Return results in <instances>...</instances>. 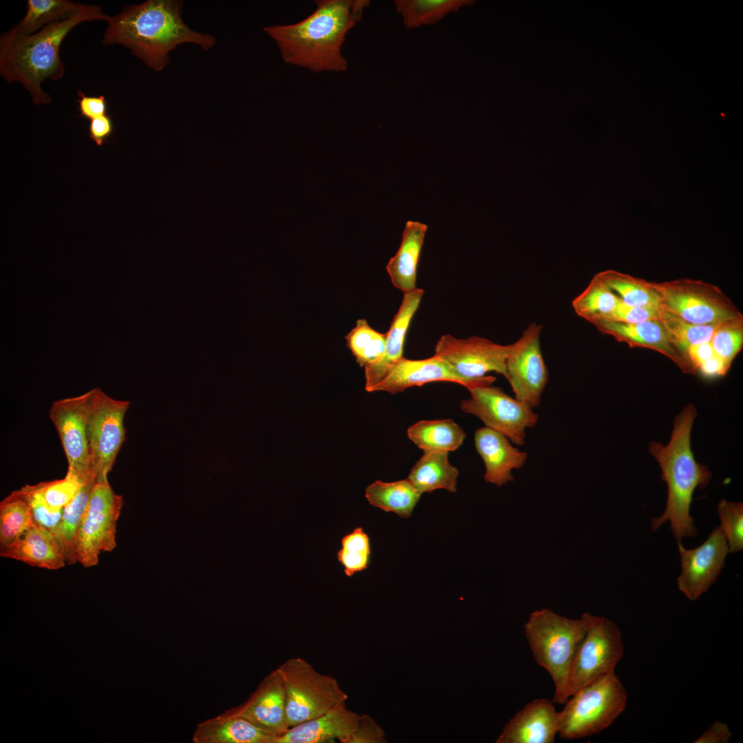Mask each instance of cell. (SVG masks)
Returning <instances> with one entry per match:
<instances>
[{"instance_id": "8992f818", "label": "cell", "mask_w": 743, "mask_h": 743, "mask_svg": "<svg viewBox=\"0 0 743 743\" xmlns=\"http://www.w3.org/2000/svg\"><path fill=\"white\" fill-rule=\"evenodd\" d=\"M559 712L558 735L572 740L597 734L610 726L624 711L625 687L614 672L605 675L574 693Z\"/></svg>"}, {"instance_id": "d6a6232c", "label": "cell", "mask_w": 743, "mask_h": 743, "mask_svg": "<svg viewBox=\"0 0 743 743\" xmlns=\"http://www.w3.org/2000/svg\"><path fill=\"white\" fill-rule=\"evenodd\" d=\"M658 319L663 324L669 341L685 358L690 346L709 342L715 331L724 323L692 324L669 311L663 304L658 307Z\"/></svg>"}, {"instance_id": "d4e9b609", "label": "cell", "mask_w": 743, "mask_h": 743, "mask_svg": "<svg viewBox=\"0 0 743 743\" xmlns=\"http://www.w3.org/2000/svg\"><path fill=\"white\" fill-rule=\"evenodd\" d=\"M275 737L227 711L197 725L194 743H274Z\"/></svg>"}, {"instance_id": "6da1fadb", "label": "cell", "mask_w": 743, "mask_h": 743, "mask_svg": "<svg viewBox=\"0 0 743 743\" xmlns=\"http://www.w3.org/2000/svg\"><path fill=\"white\" fill-rule=\"evenodd\" d=\"M180 0H147L126 6L109 17L102 44L128 48L149 68L160 72L169 64V54L178 45L192 43L204 50L213 47L214 36L191 29L182 19Z\"/></svg>"}, {"instance_id": "60d3db41", "label": "cell", "mask_w": 743, "mask_h": 743, "mask_svg": "<svg viewBox=\"0 0 743 743\" xmlns=\"http://www.w3.org/2000/svg\"><path fill=\"white\" fill-rule=\"evenodd\" d=\"M710 343L717 356L731 366L743 343V319L722 324L713 333Z\"/></svg>"}, {"instance_id": "7a4b0ae2", "label": "cell", "mask_w": 743, "mask_h": 743, "mask_svg": "<svg viewBox=\"0 0 743 743\" xmlns=\"http://www.w3.org/2000/svg\"><path fill=\"white\" fill-rule=\"evenodd\" d=\"M315 10L290 25H274L263 31L275 41L286 63L312 72H342L347 61L342 47L348 32L358 22L367 0H317Z\"/></svg>"}, {"instance_id": "7c38bea8", "label": "cell", "mask_w": 743, "mask_h": 743, "mask_svg": "<svg viewBox=\"0 0 743 743\" xmlns=\"http://www.w3.org/2000/svg\"><path fill=\"white\" fill-rule=\"evenodd\" d=\"M469 391L471 397L460 402L462 411L477 417L517 446L525 444L526 429L534 427L539 419L533 409L492 385Z\"/></svg>"}, {"instance_id": "74e56055", "label": "cell", "mask_w": 743, "mask_h": 743, "mask_svg": "<svg viewBox=\"0 0 743 743\" xmlns=\"http://www.w3.org/2000/svg\"><path fill=\"white\" fill-rule=\"evenodd\" d=\"M336 557L346 576L350 577L369 567L371 544L369 535L361 527L343 536Z\"/></svg>"}, {"instance_id": "bcb514c9", "label": "cell", "mask_w": 743, "mask_h": 743, "mask_svg": "<svg viewBox=\"0 0 743 743\" xmlns=\"http://www.w3.org/2000/svg\"><path fill=\"white\" fill-rule=\"evenodd\" d=\"M114 130V125L111 118L105 115L90 120L89 126V138L100 147L103 145L108 138L111 136Z\"/></svg>"}, {"instance_id": "f35d334b", "label": "cell", "mask_w": 743, "mask_h": 743, "mask_svg": "<svg viewBox=\"0 0 743 743\" xmlns=\"http://www.w3.org/2000/svg\"><path fill=\"white\" fill-rule=\"evenodd\" d=\"M83 483L76 475L67 472L63 479L35 485L47 506L52 510L58 511L63 510L72 502Z\"/></svg>"}, {"instance_id": "cb8c5ba5", "label": "cell", "mask_w": 743, "mask_h": 743, "mask_svg": "<svg viewBox=\"0 0 743 743\" xmlns=\"http://www.w3.org/2000/svg\"><path fill=\"white\" fill-rule=\"evenodd\" d=\"M0 555L48 570H58L66 563L52 534L35 524L11 544L1 548Z\"/></svg>"}, {"instance_id": "c3c4849f", "label": "cell", "mask_w": 743, "mask_h": 743, "mask_svg": "<svg viewBox=\"0 0 743 743\" xmlns=\"http://www.w3.org/2000/svg\"><path fill=\"white\" fill-rule=\"evenodd\" d=\"M715 354L709 341L690 346L686 352L685 358L694 371L700 364Z\"/></svg>"}, {"instance_id": "f1b7e54d", "label": "cell", "mask_w": 743, "mask_h": 743, "mask_svg": "<svg viewBox=\"0 0 743 743\" xmlns=\"http://www.w3.org/2000/svg\"><path fill=\"white\" fill-rule=\"evenodd\" d=\"M421 495L408 478L392 482L376 480L365 492L370 505L405 519L411 516Z\"/></svg>"}, {"instance_id": "484cf974", "label": "cell", "mask_w": 743, "mask_h": 743, "mask_svg": "<svg viewBox=\"0 0 743 743\" xmlns=\"http://www.w3.org/2000/svg\"><path fill=\"white\" fill-rule=\"evenodd\" d=\"M427 230L425 224L407 222L399 249L386 266L392 284L404 293L416 288L417 268Z\"/></svg>"}, {"instance_id": "ee69618b", "label": "cell", "mask_w": 743, "mask_h": 743, "mask_svg": "<svg viewBox=\"0 0 743 743\" xmlns=\"http://www.w3.org/2000/svg\"><path fill=\"white\" fill-rule=\"evenodd\" d=\"M387 742L382 728L369 715H360L358 726L351 736L349 743H384Z\"/></svg>"}, {"instance_id": "277c9868", "label": "cell", "mask_w": 743, "mask_h": 743, "mask_svg": "<svg viewBox=\"0 0 743 743\" xmlns=\"http://www.w3.org/2000/svg\"><path fill=\"white\" fill-rule=\"evenodd\" d=\"M696 416V407L687 405L676 417L668 444L652 442L649 444V451L658 461L661 477L667 485L665 509L661 515L652 519V530L669 521L677 541L698 535L690 515L693 493L697 487L705 486L711 477L708 467L696 462L691 450V432Z\"/></svg>"}, {"instance_id": "836d02e7", "label": "cell", "mask_w": 743, "mask_h": 743, "mask_svg": "<svg viewBox=\"0 0 743 743\" xmlns=\"http://www.w3.org/2000/svg\"><path fill=\"white\" fill-rule=\"evenodd\" d=\"M596 274L629 305L658 308L662 304L661 296L650 282L612 270Z\"/></svg>"}, {"instance_id": "603a6c76", "label": "cell", "mask_w": 743, "mask_h": 743, "mask_svg": "<svg viewBox=\"0 0 743 743\" xmlns=\"http://www.w3.org/2000/svg\"><path fill=\"white\" fill-rule=\"evenodd\" d=\"M360 715L342 706L314 719L290 727L274 743H349Z\"/></svg>"}, {"instance_id": "e0dca14e", "label": "cell", "mask_w": 743, "mask_h": 743, "mask_svg": "<svg viewBox=\"0 0 743 743\" xmlns=\"http://www.w3.org/2000/svg\"><path fill=\"white\" fill-rule=\"evenodd\" d=\"M495 380L492 376H486L475 380L466 379L458 375L444 360L436 355L422 360H410L403 357L371 392L387 391L396 394L411 387L422 386L436 381L458 383L469 390L491 385Z\"/></svg>"}, {"instance_id": "4dcf8cb0", "label": "cell", "mask_w": 743, "mask_h": 743, "mask_svg": "<svg viewBox=\"0 0 743 743\" xmlns=\"http://www.w3.org/2000/svg\"><path fill=\"white\" fill-rule=\"evenodd\" d=\"M85 6L68 0H28L26 14L15 26L21 33L32 34L51 23L73 17Z\"/></svg>"}, {"instance_id": "3957f363", "label": "cell", "mask_w": 743, "mask_h": 743, "mask_svg": "<svg viewBox=\"0 0 743 743\" xmlns=\"http://www.w3.org/2000/svg\"><path fill=\"white\" fill-rule=\"evenodd\" d=\"M109 17L100 6L86 5L73 17L51 23L32 34H24L13 27L0 38L1 76L9 83H20L35 105L49 104L51 98L41 84L45 79L58 80L64 76L59 54L63 39L81 23L107 21Z\"/></svg>"}, {"instance_id": "ba28073f", "label": "cell", "mask_w": 743, "mask_h": 743, "mask_svg": "<svg viewBox=\"0 0 743 743\" xmlns=\"http://www.w3.org/2000/svg\"><path fill=\"white\" fill-rule=\"evenodd\" d=\"M650 284L667 309L690 323L714 325L743 319L718 287L702 281L681 279Z\"/></svg>"}, {"instance_id": "8fae6325", "label": "cell", "mask_w": 743, "mask_h": 743, "mask_svg": "<svg viewBox=\"0 0 743 743\" xmlns=\"http://www.w3.org/2000/svg\"><path fill=\"white\" fill-rule=\"evenodd\" d=\"M88 423L91 470L97 482L108 480V474L125 440L124 419L130 402L118 400L100 388L92 389Z\"/></svg>"}, {"instance_id": "ab89813d", "label": "cell", "mask_w": 743, "mask_h": 743, "mask_svg": "<svg viewBox=\"0 0 743 743\" xmlns=\"http://www.w3.org/2000/svg\"><path fill=\"white\" fill-rule=\"evenodd\" d=\"M718 513L729 552H740L743 548V504L723 499L718 505Z\"/></svg>"}, {"instance_id": "681fc988", "label": "cell", "mask_w": 743, "mask_h": 743, "mask_svg": "<svg viewBox=\"0 0 743 743\" xmlns=\"http://www.w3.org/2000/svg\"><path fill=\"white\" fill-rule=\"evenodd\" d=\"M730 368V365L715 354L711 358L700 364L696 369L706 378H715L724 376Z\"/></svg>"}, {"instance_id": "f6af8a7d", "label": "cell", "mask_w": 743, "mask_h": 743, "mask_svg": "<svg viewBox=\"0 0 743 743\" xmlns=\"http://www.w3.org/2000/svg\"><path fill=\"white\" fill-rule=\"evenodd\" d=\"M78 96H79L78 103L81 116L91 120L106 115L107 105L105 98L103 95L88 96L78 91Z\"/></svg>"}, {"instance_id": "f546056e", "label": "cell", "mask_w": 743, "mask_h": 743, "mask_svg": "<svg viewBox=\"0 0 743 743\" xmlns=\"http://www.w3.org/2000/svg\"><path fill=\"white\" fill-rule=\"evenodd\" d=\"M96 482V479L91 477L83 483L74 499L63 509L61 519L52 534L67 564L78 563V530Z\"/></svg>"}, {"instance_id": "d6986e66", "label": "cell", "mask_w": 743, "mask_h": 743, "mask_svg": "<svg viewBox=\"0 0 743 743\" xmlns=\"http://www.w3.org/2000/svg\"><path fill=\"white\" fill-rule=\"evenodd\" d=\"M559 728L552 702L537 698L527 703L506 724L497 743H553Z\"/></svg>"}, {"instance_id": "ffe728a7", "label": "cell", "mask_w": 743, "mask_h": 743, "mask_svg": "<svg viewBox=\"0 0 743 743\" xmlns=\"http://www.w3.org/2000/svg\"><path fill=\"white\" fill-rule=\"evenodd\" d=\"M424 290L416 288L404 293L400 308L394 317L387 334L385 350L373 363L365 367V389L371 392L403 358L405 336L411 321L417 311Z\"/></svg>"}, {"instance_id": "e575fe53", "label": "cell", "mask_w": 743, "mask_h": 743, "mask_svg": "<svg viewBox=\"0 0 743 743\" xmlns=\"http://www.w3.org/2000/svg\"><path fill=\"white\" fill-rule=\"evenodd\" d=\"M620 298L594 275L587 288L572 303L576 314L590 323L607 320L614 312Z\"/></svg>"}, {"instance_id": "9a60e30c", "label": "cell", "mask_w": 743, "mask_h": 743, "mask_svg": "<svg viewBox=\"0 0 743 743\" xmlns=\"http://www.w3.org/2000/svg\"><path fill=\"white\" fill-rule=\"evenodd\" d=\"M510 349L511 344L499 345L479 336L457 338L444 334L437 342L434 355L444 360L460 376L475 380L491 372L505 376Z\"/></svg>"}, {"instance_id": "4316f807", "label": "cell", "mask_w": 743, "mask_h": 743, "mask_svg": "<svg viewBox=\"0 0 743 743\" xmlns=\"http://www.w3.org/2000/svg\"><path fill=\"white\" fill-rule=\"evenodd\" d=\"M448 456L446 452L423 451L407 478L422 494L438 489L455 493L459 471L451 464Z\"/></svg>"}, {"instance_id": "2e32d148", "label": "cell", "mask_w": 743, "mask_h": 743, "mask_svg": "<svg viewBox=\"0 0 743 743\" xmlns=\"http://www.w3.org/2000/svg\"><path fill=\"white\" fill-rule=\"evenodd\" d=\"M677 542L681 563L678 588L689 600L696 601L719 577L729 552L728 543L720 526L695 548H685Z\"/></svg>"}, {"instance_id": "5b68a950", "label": "cell", "mask_w": 743, "mask_h": 743, "mask_svg": "<svg viewBox=\"0 0 743 743\" xmlns=\"http://www.w3.org/2000/svg\"><path fill=\"white\" fill-rule=\"evenodd\" d=\"M598 616L583 613L580 618L561 616L548 608L530 614L524 634L537 663L550 675L555 691L552 702L565 704L567 680L576 650Z\"/></svg>"}, {"instance_id": "7dc6e473", "label": "cell", "mask_w": 743, "mask_h": 743, "mask_svg": "<svg viewBox=\"0 0 743 743\" xmlns=\"http://www.w3.org/2000/svg\"><path fill=\"white\" fill-rule=\"evenodd\" d=\"M732 736L728 725L719 720H715L699 737L695 743H726Z\"/></svg>"}, {"instance_id": "52a82bcc", "label": "cell", "mask_w": 743, "mask_h": 743, "mask_svg": "<svg viewBox=\"0 0 743 743\" xmlns=\"http://www.w3.org/2000/svg\"><path fill=\"white\" fill-rule=\"evenodd\" d=\"M282 678L286 719L290 727L347 706L348 696L331 676L319 672L301 657L287 659L277 668Z\"/></svg>"}, {"instance_id": "7bdbcfd3", "label": "cell", "mask_w": 743, "mask_h": 743, "mask_svg": "<svg viewBox=\"0 0 743 743\" xmlns=\"http://www.w3.org/2000/svg\"><path fill=\"white\" fill-rule=\"evenodd\" d=\"M658 318V308L629 305L620 299L614 312L605 321L638 323Z\"/></svg>"}, {"instance_id": "d590c367", "label": "cell", "mask_w": 743, "mask_h": 743, "mask_svg": "<svg viewBox=\"0 0 743 743\" xmlns=\"http://www.w3.org/2000/svg\"><path fill=\"white\" fill-rule=\"evenodd\" d=\"M34 523L29 504L20 489L0 503V548L18 539Z\"/></svg>"}, {"instance_id": "4fadbf2b", "label": "cell", "mask_w": 743, "mask_h": 743, "mask_svg": "<svg viewBox=\"0 0 743 743\" xmlns=\"http://www.w3.org/2000/svg\"><path fill=\"white\" fill-rule=\"evenodd\" d=\"M92 399L91 389L78 396L56 400L49 411L66 456L67 472L76 475L82 482L95 477L91 470L88 440Z\"/></svg>"}, {"instance_id": "83f0119b", "label": "cell", "mask_w": 743, "mask_h": 743, "mask_svg": "<svg viewBox=\"0 0 743 743\" xmlns=\"http://www.w3.org/2000/svg\"><path fill=\"white\" fill-rule=\"evenodd\" d=\"M408 438L423 451H454L463 443L464 430L451 419L421 420L411 425Z\"/></svg>"}, {"instance_id": "ac0fdd59", "label": "cell", "mask_w": 743, "mask_h": 743, "mask_svg": "<svg viewBox=\"0 0 743 743\" xmlns=\"http://www.w3.org/2000/svg\"><path fill=\"white\" fill-rule=\"evenodd\" d=\"M226 711L246 719L275 740L285 733L290 726L286 719L284 685L278 669L268 674L246 701Z\"/></svg>"}, {"instance_id": "8d00e7d4", "label": "cell", "mask_w": 743, "mask_h": 743, "mask_svg": "<svg viewBox=\"0 0 743 743\" xmlns=\"http://www.w3.org/2000/svg\"><path fill=\"white\" fill-rule=\"evenodd\" d=\"M386 338V333H380L372 328L365 319H358L355 327L345 336L347 347L356 363L364 367L382 356Z\"/></svg>"}, {"instance_id": "7402d4cb", "label": "cell", "mask_w": 743, "mask_h": 743, "mask_svg": "<svg viewBox=\"0 0 743 743\" xmlns=\"http://www.w3.org/2000/svg\"><path fill=\"white\" fill-rule=\"evenodd\" d=\"M599 331L612 336L629 347H645L657 351L673 360L682 372H693L685 358L674 347L658 319L638 323L600 320L592 323Z\"/></svg>"}, {"instance_id": "b9f144b4", "label": "cell", "mask_w": 743, "mask_h": 743, "mask_svg": "<svg viewBox=\"0 0 743 743\" xmlns=\"http://www.w3.org/2000/svg\"><path fill=\"white\" fill-rule=\"evenodd\" d=\"M20 490L29 504L34 523L53 534L61 519L63 510H52L43 500L35 484L25 485Z\"/></svg>"}, {"instance_id": "44dd1931", "label": "cell", "mask_w": 743, "mask_h": 743, "mask_svg": "<svg viewBox=\"0 0 743 743\" xmlns=\"http://www.w3.org/2000/svg\"><path fill=\"white\" fill-rule=\"evenodd\" d=\"M474 441L485 466L484 480L497 486L513 481L511 471L521 469L528 457L526 452L513 446L504 435L487 427L475 431Z\"/></svg>"}, {"instance_id": "30bf717a", "label": "cell", "mask_w": 743, "mask_h": 743, "mask_svg": "<svg viewBox=\"0 0 743 743\" xmlns=\"http://www.w3.org/2000/svg\"><path fill=\"white\" fill-rule=\"evenodd\" d=\"M623 653L619 628L610 620L598 616L580 642L571 663L568 698L594 680L614 672Z\"/></svg>"}, {"instance_id": "9c48e42d", "label": "cell", "mask_w": 743, "mask_h": 743, "mask_svg": "<svg viewBox=\"0 0 743 743\" xmlns=\"http://www.w3.org/2000/svg\"><path fill=\"white\" fill-rule=\"evenodd\" d=\"M123 505L109 481L94 484L76 538L78 563L91 568L98 563L101 552H111L116 546V524Z\"/></svg>"}, {"instance_id": "5bb4252c", "label": "cell", "mask_w": 743, "mask_h": 743, "mask_svg": "<svg viewBox=\"0 0 743 743\" xmlns=\"http://www.w3.org/2000/svg\"><path fill=\"white\" fill-rule=\"evenodd\" d=\"M541 329V325L529 324L520 338L511 344L506 360L504 377L509 382L515 398L532 409L540 405L548 380L540 344Z\"/></svg>"}, {"instance_id": "1f68e13d", "label": "cell", "mask_w": 743, "mask_h": 743, "mask_svg": "<svg viewBox=\"0 0 743 743\" xmlns=\"http://www.w3.org/2000/svg\"><path fill=\"white\" fill-rule=\"evenodd\" d=\"M470 0H396V9L407 28L434 24L449 12L473 3Z\"/></svg>"}]
</instances>
